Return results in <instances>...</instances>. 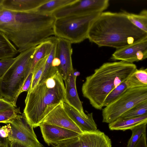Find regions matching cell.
Here are the masks:
<instances>
[{"label":"cell","mask_w":147,"mask_h":147,"mask_svg":"<svg viewBox=\"0 0 147 147\" xmlns=\"http://www.w3.org/2000/svg\"><path fill=\"white\" fill-rule=\"evenodd\" d=\"M108 0H75L51 14L56 19L70 16L82 15L102 12L109 5Z\"/></svg>","instance_id":"obj_9"},{"label":"cell","mask_w":147,"mask_h":147,"mask_svg":"<svg viewBox=\"0 0 147 147\" xmlns=\"http://www.w3.org/2000/svg\"><path fill=\"white\" fill-rule=\"evenodd\" d=\"M9 144L8 138H3L0 136V147H8Z\"/></svg>","instance_id":"obj_36"},{"label":"cell","mask_w":147,"mask_h":147,"mask_svg":"<svg viewBox=\"0 0 147 147\" xmlns=\"http://www.w3.org/2000/svg\"><path fill=\"white\" fill-rule=\"evenodd\" d=\"M64 109L70 117L83 132L94 131L97 129V126L91 113L84 116L81 115L73 107L63 102Z\"/></svg>","instance_id":"obj_16"},{"label":"cell","mask_w":147,"mask_h":147,"mask_svg":"<svg viewBox=\"0 0 147 147\" xmlns=\"http://www.w3.org/2000/svg\"><path fill=\"white\" fill-rule=\"evenodd\" d=\"M34 48L20 53L0 78V98L10 102L16 107L19 93L30 73Z\"/></svg>","instance_id":"obj_5"},{"label":"cell","mask_w":147,"mask_h":147,"mask_svg":"<svg viewBox=\"0 0 147 147\" xmlns=\"http://www.w3.org/2000/svg\"><path fill=\"white\" fill-rule=\"evenodd\" d=\"M146 132L143 134L134 147H147Z\"/></svg>","instance_id":"obj_35"},{"label":"cell","mask_w":147,"mask_h":147,"mask_svg":"<svg viewBox=\"0 0 147 147\" xmlns=\"http://www.w3.org/2000/svg\"><path fill=\"white\" fill-rule=\"evenodd\" d=\"M16 33L12 42L21 53L34 48L54 35L56 18L51 14L15 12Z\"/></svg>","instance_id":"obj_3"},{"label":"cell","mask_w":147,"mask_h":147,"mask_svg":"<svg viewBox=\"0 0 147 147\" xmlns=\"http://www.w3.org/2000/svg\"><path fill=\"white\" fill-rule=\"evenodd\" d=\"M48 0H3L2 6L9 10L17 12L34 11Z\"/></svg>","instance_id":"obj_17"},{"label":"cell","mask_w":147,"mask_h":147,"mask_svg":"<svg viewBox=\"0 0 147 147\" xmlns=\"http://www.w3.org/2000/svg\"><path fill=\"white\" fill-rule=\"evenodd\" d=\"M11 129L10 124L9 123L0 128V136L3 138H7Z\"/></svg>","instance_id":"obj_33"},{"label":"cell","mask_w":147,"mask_h":147,"mask_svg":"<svg viewBox=\"0 0 147 147\" xmlns=\"http://www.w3.org/2000/svg\"><path fill=\"white\" fill-rule=\"evenodd\" d=\"M147 122V114L132 118L125 119H117L109 123V127L111 130H131L139 125Z\"/></svg>","instance_id":"obj_19"},{"label":"cell","mask_w":147,"mask_h":147,"mask_svg":"<svg viewBox=\"0 0 147 147\" xmlns=\"http://www.w3.org/2000/svg\"><path fill=\"white\" fill-rule=\"evenodd\" d=\"M60 64V62L59 59L58 58L55 57L53 60L52 65L53 67H55L57 68Z\"/></svg>","instance_id":"obj_37"},{"label":"cell","mask_w":147,"mask_h":147,"mask_svg":"<svg viewBox=\"0 0 147 147\" xmlns=\"http://www.w3.org/2000/svg\"><path fill=\"white\" fill-rule=\"evenodd\" d=\"M18 53L16 47L7 36L0 31V58L13 57Z\"/></svg>","instance_id":"obj_21"},{"label":"cell","mask_w":147,"mask_h":147,"mask_svg":"<svg viewBox=\"0 0 147 147\" xmlns=\"http://www.w3.org/2000/svg\"><path fill=\"white\" fill-rule=\"evenodd\" d=\"M101 13L70 16L56 19L54 25V35L72 44L80 43L87 38L91 26Z\"/></svg>","instance_id":"obj_6"},{"label":"cell","mask_w":147,"mask_h":147,"mask_svg":"<svg viewBox=\"0 0 147 147\" xmlns=\"http://www.w3.org/2000/svg\"><path fill=\"white\" fill-rule=\"evenodd\" d=\"M15 12L9 10L0 5V31L11 41L15 34Z\"/></svg>","instance_id":"obj_18"},{"label":"cell","mask_w":147,"mask_h":147,"mask_svg":"<svg viewBox=\"0 0 147 147\" xmlns=\"http://www.w3.org/2000/svg\"><path fill=\"white\" fill-rule=\"evenodd\" d=\"M57 41V38L55 37L52 49L47 59L42 73L38 84L44 81L58 71L57 68L53 67L52 65L53 60L55 57Z\"/></svg>","instance_id":"obj_22"},{"label":"cell","mask_w":147,"mask_h":147,"mask_svg":"<svg viewBox=\"0 0 147 147\" xmlns=\"http://www.w3.org/2000/svg\"><path fill=\"white\" fill-rule=\"evenodd\" d=\"M147 57V38L122 48L117 49L112 55V61L133 63Z\"/></svg>","instance_id":"obj_11"},{"label":"cell","mask_w":147,"mask_h":147,"mask_svg":"<svg viewBox=\"0 0 147 147\" xmlns=\"http://www.w3.org/2000/svg\"><path fill=\"white\" fill-rule=\"evenodd\" d=\"M21 114L20 108H11L0 112V123L8 124L11 120L16 117L18 114Z\"/></svg>","instance_id":"obj_29"},{"label":"cell","mask_w":147,"mask_h":147,"mask_svg":"<svg viewBox=\"0 0 147 147\" xmlns=\"http://www.w3.org/2000/svg\"><path fill=\"white\" fill-rule=\"evenodd\" d=\"M9 123L11 130L7 137L8 147H44L23 114H17Z\"/></svg>","instance_id":"obj_8"},{"label":"cell","mask_w":147,"mask_h":147,"mask_svg":"<svg viewBox=\"0 0 147 147\" xmlns=\"http://www.w3.org/2000/svg\"><path fill=\"white\" fill-rule=\"evenodd\" d=\"M147 123L139 125L131 129L132 134L128 142L127 147H134L142 135L146 132Z\"/></svg>","instance_id":"obj_27"},{"label":"cell","mask_w":147,"mask_h":147,"mask_svg":"<svg viewBox=\"0 0 147 147\" xmlns=\"http://www.w3.org/2000/svg\"><path fill=\"white\" fill-rule=\"evenodd\" d=\"M77 75L74 70L64 80L65 84V99L64 102L75 109L82 115H87L84 112L82 102L78 94L76 86Z\"/></svg>","instance_id":"obj_14"},{"label":"cell","mask_w":147,"mask_h":147,"mask_svg":"<svg viewBox=\"0 0 147 147\" xmlns=\"http://www.w3.org/2000/svg\"><path fill=\"white\" fill-rule=\"evenodd\" d=\"M71 44L65 39L57 38L55 57L60 62L57 69L63 80L74 70L71 59L73 52Z\"/></svg>","instance_id":"obj_13"},{"label":"cell","mask_w":147,"mask_h":147,"mask_svg":"<svg viewBox=\"0 0 147 147\" xmlns=\"http://www.w3.org/2000/svg\"><path fill=\"white\" fill-rule=\"evenodd\" d=\"M39 127L45 143L49 146L54 147L61 141L78 137L80 134L68 129L43 123Z\"/></svg>","instance_id":"obj_12"},{"label":"cell","mask_w":147,"mask_h":147,"mask_svg":"<svg viewBox=\"0 0 147 147\" xmlns=\"http://www.w3.org/2000/svg\"><path fill=\"white\" fill-rule=\"evenodd\" d=\"M63 80L57 71L38 84L27 94L23 115L33 128L39 126L43 122L44 113L48 106L64 102L65 91Z\"/></svg>","instance_id":"obj_4"},{"label":"cell","mask_w":147,"mask_h":147,"mask_svg":"<svg viewBox=\"0 0 147 147\" xmlns=\"http://www.w3.org/2000/svg\"><path fill=\"white\" fill-rule=\"evenodd\" d=\"M78 137L81 147H112L111 139L98 129L83 132Z\"/></svg>","instance_id":"obj_15"},{"label":"cell","mask_w":147,"mask_h":147,"mask_svg":"<svg viewBox=\"0 0 147 147\" xmlns=\"http://www.w3.org/2000/svg\"><path fill=\"white\" fill-rule=\"evenodd\" d=\"M125 81L120 84L107 95L105 100L103 107L108 106L114 101L127 88Z\"/></svg>","instance_id":"obj_28"},{"label":"cell","mask_w":147,"mask_h":147,"mask_svg":"<svg viewBox=\"0 0 147 147\" xmlns=\"http://www.w3.org/2000/svg\"><path fill=\"white\" fill-rule=\"evenodd\" d=\"M33 77V72H30L28 75L19 93V95L24 92H28L30 87Z\"/></svg>","instance_id":"obj_32"},{"label":"cell","mask_w":147,"mask_h":147,"mask_svg":"<svg viewBox=\"0 0 147 147\" xmlns=\"http://www.w3.org/2000/svg\"><path fill=\"white\" fill-rule=\"evenodd\" d=\"M16 59V57L2 59L0 58V78L8 70Z\"/></svg>","instance_id":"obj_30"},{"label":"cell","mask_w":147,"mask_h":147,"mask_svg":"<svg viewBox=\"0 0 147 147\" xmlns=\"http://www.w3.org/2000/svg\"><path fill=\"white\" fill-rule=\"evenodd\" d=\"M75 0H48L34 11L43 14H51L57 9L74 2Z\"/></svg>","instance_id":"obj_23"},{"label":"cell","mask_w":147,"mask_h":147,"mask_svg":"<svg viewBox=\"0 0 147 147\" xmlns=\"http://www.w3.org/2000/svg\"><path fill=\"white\" fill-rule=\"evenodd\" d=\"M15 107H16L11 103L3 99L0 98V112Z\"/></svg>","instance_id":"obj_34"},{"label":"cell","mask_w":147,"mask_h":147,"mask_svg":"<svg viewBox=\"0 0 147 147\" xmlns=\"http://www.w3.org/2000/svg\"><path fill=\"white\" fill-rule=\"evenodd\" d=\"M137 69L135 64L121 61L104 63L86 78L82 87L83 96L94 108L102 109L109 93Z\"/></svg>","instance_id":"obj_2"},{"label":"cell","mask_w":147,"mask_h":147,"mask_svg":"<svg viewBox=\"0 0 147 147\" xmlns=\"http://www.w3.org/2000/svg\"><path fill=\"white\" fill-rule=\"evenodd\" d=\"M49 55L45 56L41 59L32 72H33L32 79L27 94L30 92L38 84L42 73L47 59Z\"/></svg>","instance_id":"obj_26"},{"label":"cell","mask_w":147,"mask_h":147,"mask_svg":"<svg viewBox=\"0 0 147 147\" xmlns=\"http://www.w3.org/2000/svg\"><path fill=\"white\" fill-rule=\"evenodd\" d=\"M147 114V101L143 102L131 109L118 119H125L139 117Z\"/></svg>","instance_id":"obj_25"},{"label":"cell","mask_w":147,"mask_h":147,"mask_svg":"<svg viewBox=\"0 0 147 147\" xmlns=\"http://www.w3.org/2000/svg\"><path fill=\"white\" fill-rule=\"evenodd\" d=\"M147 38V33L138 28L123 11L102 12L93 22L87 38L99 47L119 49Z\"/></svg>","instance_id":"obj_1"},{"label":"cell","mask_w":147,"mask_h":147,"mask_svg":"<svg viewBox=\"0 0 147 147\" xmlns=\"http://www.w3.org/2000/svg\"><path fill=\"white\" fill-rule=\"evenodd\" d=\"M54 147H81L78 136L63 140Z\"/></svg>","instance_id":"obj_31"},{"label":"cell","mask_w":147,"mask_h":147,"mask_svg":"<svg viewBox=\"0 0 147 147\" xmlns=\"http://www.w3.org/2000/svg\"><path fill=\"white\" fill-rule=\"evenodd\" d=\"M3 1V0H0V5H2Z\"/></svg>","instance_id":"obj_38"},{"label":"cell","mask_w":147,"mask_h":147,"mask_svg":"<svg viewBox=\"0 0 147 147\" xmlns=\"http://www.w3.org/2000/svg\"><path fill=\"white\" fill-rule=\"evenodd\" d=\"M147 101V86L128 88L102 110L103 122L109 123L132 108Z\"/></svg>","instance_id":"obj_7"},{"label":"cell","mask_w":147,"mask_h":147,"mask_svg":"<svg viewBox=\"0 0 147 147\" xmlns=\"http://www.w3.org/2000/svg\"><path fill=\"white\" fill-rule=\"evenodd\" d=\"M61 101L51 105L46 108L42 123L58 126L76 132L80 134L83 132L69 116Z\"/></svg>","instance_id":"obj_10"},{"label":"cell","mask_w":147,"mask_h":147,"mask_svg":"<svg viewBox=\"0 0 147 147\" xmlns=\"http://www.w3.org/2000/svg\"><path fill=\"white\" fill-rule=\"evenodd\" d=\"M125 82L127 88L147 86V69H137Z\"/></svg>","instance_id":"obj_20"},{"label":"cell","mask_w":147,"mask_h":147,"mask_svg":"<svg viewBox=\"0 0 147 147\" xmlns=\"http://www.w3.org/2000/svg\"><path fill=\"white\" fill-rule=\"evenodd\" d=\"M129 20L135 26L147 33V11L144 9L138 14L123 11Z\"/></svg>","instance_id":"obj_24"}]
</instances>
